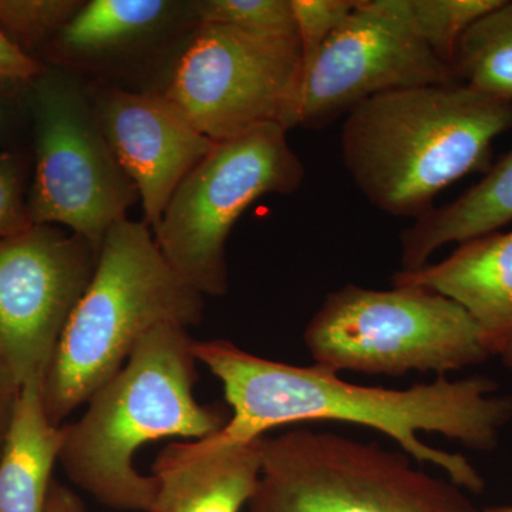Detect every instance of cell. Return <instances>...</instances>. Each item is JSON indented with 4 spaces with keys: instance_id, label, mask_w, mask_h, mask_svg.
Segmentation results:
<instances>
[{
    "instance_id": "cell-1",
    "label": "cell",
    "mask_w": 512,
    "mask_h": 512,
    "mask_svg": "<svg viewBox=\"0 0 512 512\" xmlns=\"http://www.w3.org/2000/svg\"><path fill=\"white\" fill-rule=\"evenodd\" d=\"M192 349L220 380L232 409L224 429L214 434L221 441L254 440L303 421H345L380 431L417 464H433L457 487L481 494L483 477L466 457L424 444L419 433H439L471 450L491 451L512 420V396H495L497 382L484 376H439L394 390L357 386L316 365L255 356L229 340H194Z\"/></svg>"
},
{
    "instance_id": "cell-2",
    "label": "cell",
    "mask_w": 512,
    "mask_h": 512,
    "mask_svg": "<svg viewBox=\"0 0 512 512\" xmlns=\"http://www.w3.org/2000/svg\"><path fill=\"white\" fill-rule=\"evenodd\" d=\"M512 128V101L464 83L377 94L346 114V170L375 207L419 218L451 184L490 167L495 138Z\"/></svg>"
},
{
    "instance_id": "cell-3",
    "label": "cell",
    "mask_w": 512,
    "mask_h": 512,
    "mask_svg": "<svg viewBox=\"0 0 512 512\" xmlns=\"http://www.w3.org/2000/svg\"><path fill=\"white\" fill-rule=\"evenodd\" d=\"M192 348L188 329L151 330L123 369L93 394L83 416L63 424L60 466L97 503L150 511L156 478L134 467L137 451L151 441L202 440L224 429L225 414L195 399L198 360Z\"/></svg>"
},
{
    "instance_id": "cell-4",
    "label": "cell",
    "mask_w": 512,
    "mask_h": 512,
    "mask_svg": "<svg viewBox=\"0 0 512 512\" xmlns=\"http://www.w3.org/2000/svg\"><path fill=\"white\" fill-rule=\"evenodd\" d=\"M204 296L178 275L146 222H117L101 242L99 262L77 303L40 386L55 426L117 375L151 330L191 328Z\"/></svg>"
},
{
    "instance_id": "cell-5",
    "label": "cell",
    "mask_w": 512,
    "mask_h": 512,
    "mask_svg": "<svg viewBox=\"0 0 512 512\" xmlns=\"http://www.w3.org/2000/svg\"><path fill=\"white\" fill-rule=\"evenodd\" d=\"M315 365L336 373L404 376L481 365L494 356L456 301L416 286L346 285L328 293L303 333Z\"/></svg>"
},
{
    "instance_id": "cell-6",
    "label": "cell",
    "mask_w": 512,
    "mask_h": 512,
    "mask_svg": "<svg viewBox=\"0 0 512 512\" xmlns=\"http://www.w3.org/2000/svg\"><path fill=\"white\" fill-rule=\"evenodd\" d=\"M400 451L309 429L264 437L244 512H477L450 480Z\"/></svg>"
},
{
    "instance_id": "cell-7",
    "label": "cell",
    "mask_w": 512,
    "mask_h": 512,
    "mask_svg": "<svg viewBox=\"0 0 512 512\" xmlns=\"http://www.w3.org/2000/svg\"><path fill=\"white\" fill-rule=\"evenodd\" d=\"M35 225H56L101 247L140 201L97 123L82 77L55 66L29 84Z\"/></svg>"
},
{
    "instance_id": "cell-8",
    "label": "cell",
    "mask_w": 512,
    "mask_h": 512,
    "mask_svg": "<svg viewBox=\"0 0 512 512\" xmlns=\"http://www.w3.org/2000/svg\"><path fill=\"white\" fill-rule=\"evenodd\" d=\"M303 178L301 158L278 124L215 143L178 185L153 232L161 254L202 296L227 295V241L235 222L258 198L292 194Z\"/></svg>"
},
{
    "instance_id": "cell-9",
    "label": "cell",
    "mask_w": 512,
    "mask_h": 512,
    "mask_svg": "<svg viewBox=\"0 0 512 512\" xmlns=\"http://www.w3.org/2000/svg\"><path fill=\"white\" fill-rule=\"evenodd\" d=\"M303 80L298 36L198 25L158 94L212 143L266 124L293 128Z\"/></svg>"
},
{
    "instance_id": "cell-10",
    "label": "cell",
    "mask_w": 512,
    "mask_h": 512,
    "mask_svg": "<svg viewBox=\"0 0 512 512\" xmlns=\"http://www.w3.org/2000/svg\"><path fill=\"white\" fill-rule=\"evenodd\" d=\"M457 82L414 28L407 0H357L303 70L293 127L318 130L377 94Z\"/></svg>"
},
{
    "instance_id": "cell-11",
    "label": "cell",
    "mask_w": 512,
    "mask_h": 512,
    "mask_svg": "<svg viewBox=\"0 0 512 512\" xmlns=\"http://www.w3.org/2000/svg\"><path fill=\"white\" fill-rule=\"evenodd\" d=\"M100 247L56 225L0 241V365L20 389L42 384Z\"/></svg>"
},
{
    "instance_id": "cell-12",
    "label": "cell",
    "mask_w": 512,
    "mask_h": 512,
    "mask_svg": "<svg viewBox=\"0 0 512 512\" xmlns=\"http://www.w3.org/2000/svg\"><path fill=\"white\" fill-rule=\"evenodd\" d=\"M87 93L97 123L156 231L174 192L215 143L202 136L161 94L96 80Z\"/></svg>"
},
{
    "instance_id": "cell-13",
    "label": "cell",
    "mask_w": 512,
    "mask_h": 512,
    "mask_svg": "<svg viewBox=\"0 0 512 512\" xmlns=\"http://www.w3.org/2000/svg\"><path fill=\"white\" fill-rule=\"evenodd\" d=\"M194 2L89 0L43 53L40 62L79 76L154 52L197 28Z\"/></svg>"
},
{
    "instance_id": "cell-14",
    "label": "cell",
    "mask_w": 512,
    "mask_h": 512,
    "mask_svg": "<svg viewBox=\"0 0 512 512\" xmlns=\"http://www.w3.org/2000/svg\"><path fill=\"white\" fill-rule=\"evenodd\" d=\"M264 437L249 441H175L153 466L148 512H244L261 476Z\"/></svg>"
},
{
    "instance_id": "cell-15",
    "label": "cell",
    "mask_w": 512,
    "mask_h": 512,
    "mask_svg": "<svg viewBox=\"0 0 512 512\" xmlns=\"http://www.w3.org/2000/svg\"><path fill=\"white\" fill-rule=\"evenodd\" d=\"M392 284L429 289L460 303L498 355L512 332V231L463 242L439 264L402 269Z\"/></svg>"
},
{
    "instance_id": "cell-16",
    "label": "cell",
    "mask_w": 512,
    "mask_h": 512,
    "mask_svg": "<svg viewBox=\"0 0 512 512\" xmlns=\"http://www.w3.org/2000/svg\"><path fill=\"white\" fill-rule=\"evenodd\" d=\"M40 386L20 389L0 453V512H46L64 433L47 419Z\"/></svg>"
},
{
    "instance_id": "cell-17",
    "label": "cell",
    "mask_w": 512,
    "mask_h": 512,
    "mask_svg": "<svg viewBox=\"0 0 512 512\" xmlns=\"http://www.w3.org/2000/svg\"><path fill=\"white\" fill-rule=\"evenodd\" d=\"M512 221V150L456 201L431 208L400 235L403 271L427 265L444 245L493 234Z\"/></svg>"
},
{
    "instance_id": "cell-18",
    "label": "cell",
    "mask_w": 512,
    "mask_h": 512,
    "mask_svg": "<svg viewBox=\"0 0 512 512\" xmlns=\"http://www.w3.org/2000/svg\"><path fill=\"white\" fill-rule=\"evenodd\" d=\"M451 69L458 82L512 101V2L504 0L463 33Z\"/></svg>"
},
{
    "instance_id": "cell-19",
    "label": "cell",
    "mask_w": 512,
    "mask_h": 512,
    "mask_svg": "<svg viewBox=\"0 0 512 512\" xmlns=\"http://www.w3.org/2000/svg\"><path fill=\"white\" fill-rule=\"evenodd\" d=\"M83 3V0H0V30L25 55L40 62L47 47Z\"/></svg>"
},
{
    "instance_id": "cell-20",
    "label": "cell",
    "mask_w": 512,
    "mask_h": 512,
    "mask_svg": "<svg viewBox=\"0 0 512 512\" xmlns=\"http://www.w3.org/2000/svg\"><path fill=\"white\" fill-rule=\"evenodd\" d=\"M504 0H407L410 19L427 46L450 64L460 37Z\"/></svg>"
},
{
    "instance_id": "cell-21",
    "label": "cell",
    "mask_w": 512,
    "mask_h": 512,
    "mask_svg": "<svg viewBox=\"0 0 512 512\" xmlns=\"http://www.w3.org/2000/svg\"><path fill=\"white\" fill-rule=\"evenodd\" d=\"M198 25H220L265 36H298L291 0H197Z\"/></svg>"
},
{
    "instance_id": "cell-22",
    "label": "cell",
    "mask_w": 512,
    "mask_h": 512,
    "mask_svg": "<svg viewBox=\"0 0 512 512\" xmlns=\"http://www.w3.org/2000/svg\"><path fill=\"white\" fill-rule=\"evenodd\" d=\"M32 167L30 144L0 153V241L35 225L29 207Z\"/></svg>"
},
{
    "instance_id": "cell-23",
    "label": "cell",
    "mask_w": 512,
    "mask_h": 512,
    "mask_svg": "<svg viewBox=\"0 0 512 512\" xmlns=\"http://www.w3.org/2000/svg\"><path fill=\"white\" fill-rule=\"evenodd\" d=\"M356 5L357 0H291L296 33L301 42L303 70L315 60Z\"/></svg>"
},
{
    "instance_id": "cell-24",
    "label": "cell",
    "mask_w": 512,
    "mask_h": 512,
    "mask_svg": "<svg viewBox=\"0 0 512 512\" xmlns=\"http://www.w3.org/2000/svg\"><path fill=\"white\" fill-rule=\"evenodd\" d=\"M29 84L0 77V153L30 144Z\"/></svg>"
},
{
    "instance_id": "cell-25",
    "label": "cell",
    "mask_w": 512,
    "mask_h": 512,
    "mask_svg": "<svg viewBox=\"0 0 512 512\" xmlns=\"http://www.w3.org/2000/svg\"><path fill=\"white\" fill-rule=\"evenodd\" d=\"M45 67V64L25 55L0 30V77L30 83L40 76Z\"/></svg>"
},
{
    "instance_id": "cell-26",
    "label": "cell",
    "mask_w": 512,
    "mask_h": 512,
    "mask_svg": "<svg viewBox=\"0 0 512 512\" xmlns=\"http://www.w3.org/2000/svg\"><path fill=\"white\" fill-rule=\"evenodd\" d=\"M19 393L20 387L18 384L9 376L5 367L0 365V453H2L3 443H5L10 421H12L13 412H15Z\"/></svg>"
},
{
    "instance_id": "cell-27",
    "label": "cell",
    "mask_w": 512,
    "mask_h": 512,
    "mask_svg": "<svg viewBox=\"0 0 512 512\" xmlns=\"http://www.w3.org/2000/svg\"><path fill=\"white\" fill-rule=\"evenodd\" d=\"M46 512H86V507L72 488L53 481L47 497Z\"/></svg>"
},
{
    "instance_id": "cell-28",
    "label": "cell",
    "mask_w": 512,
    "mask_h": 512,
    "mask_svg": "<svg viewBox=\"0 0 512 512\" xmlns=\"http://www.w3.org/2000/svg\"><path fill=\"white\" fill-rule=\"evenodd\" d=\"M498 355H500L501 359H503L504 365L507 366L508 369H510L512 372V332L510 333V336L505 339V342L503 343V346H501L500 350H498Z\"/></svg>"
},
{
    "instance_id": "cell-29",
    "label": "cell",
    "mask_w": 512,
    "mask_h": 512,
    "mask_svg": "<svg viewBox=\"0 0 512 512\" xmlns=\"http://www.w3.org/2000/svg\"><path fill=\"white\" fill-rule=\"evenodd\" d=\"M477 512H512V505H507V507L487 508V510Z\"/></svg>"
}]
</instances>
